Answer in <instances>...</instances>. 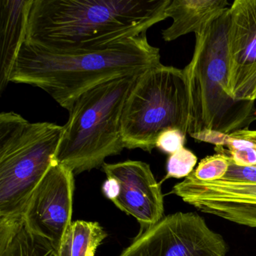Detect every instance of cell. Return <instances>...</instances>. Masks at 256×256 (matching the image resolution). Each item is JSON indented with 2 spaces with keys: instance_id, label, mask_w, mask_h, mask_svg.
Masks as SVG:
<instances>
[{
  "instance_id": "obj_1",
  "label": "cell",
  "mask_w": 256,
  "mask_h": 256,
  "mask_svg": "<svg viewBox=\"0 0 256 256\" xmlns=\"http://www.w3.org/2000/svg\"><path fill=\"white\" fill-rule=\"evenodd\" d=\"M172 0H34L25 41L59 52L96 50L145 35Z\"/></svg>"
},
{
  "instance_id": "obj_2",
  "label": "cell",
  "mask_w": 256,
  "mask_h": 256,
  "mask_svg": "<svg viewBox=\"0 0 256 256\" xmlns=\"http://www.w3.org/2000/svg\"><path fill=\"white\" fill-rule=\"evenodd\" d=\"M161 64L160 49L148 42L146 34L104 48L72 52L49 50L25 41L10 82L40 88L68 110L88 90Z\"/></svg>"
},
{
  "instance_id": "obj_3",
  "label": "cell",
  "mask_w": 256,
  "mask_h": 256,
  "mask_svg": "<svg viewBox=\"0 0 256 256\" xmlns=\"http://www.w3.org/2000/svg\"><path fill=\"white\" fill-rule=\"evenodd\" d=\"M64 126L0 114V250L23 226L26 204L52 164Z\"/></svg>"
},
{
  "instance_id": "obj_4",
  "label": "cell",
  "mask_w": 256,
  "mask_h": 256,
  "mask_svg": "<svg viewBox=\"0 0 256 256\" xmlns=\"http://www.w3.org/2000/svg\"><path fill=\"white\" fill-rule=\"evenodd\" d=\"M228 22V8L203 32L196 34L192 58L184 70L190 104V136L204 130L230 136L248 128L256 120L254 102L234 100L229 94Z\"/></svg>"
},
{
  "instance_id": "obj_5",
  "label": "cell",
  "mask_w": 256,
  "mask_h": 256,
  "mask_svg": "<svg viewBox=\"0 0 256 256\" xmlns=\"http://www.w3.org/2000/svg\"><path fill=\"white\" fill-rule=\"evenodd\" d=\"M140 74L104 82L79 96L56 152V162L74 174L102 166L106 158L125 148L121 118L127 97Z\"/></svg>"
},
{
  "instance_id": "obj_6",
  "label": "cell",
  "mask_w": 256,
  "mask_h": 256,
  "mask_svg": "<svg viewBox=\"0 0 256 256\" xmlns=\"http://www.w3.org/2000/svg\"><path fill=\"white\" fill-rule=\"evenodd\" d=\"M190 104L184 70L161 65L139 76L121 118L126 149L151 152L162 132L176 128L187 134Z\"/></svg>"
},
{
  "instance_id": "obj_7",
  "label": "cell",
  "mask_w": 256,
  "mask_h": 256,
  "mask_svg": "<svg viewBox=\"0 0 256 256\" xmlns=\"http://www.w3.org/2000/svg\"><path fill=\"white\" fill-rule=\"evenodd\" d=\"M227 244L203 217L178 212L139 234L119 256H226Z\"/></svg>"
},
{
  "instance_id": "obj_8",
  "label": "cell",
  "mask_w": 256,
  "mask_h": 256,
  "mask_svg": "<svg viewBox=\"0 0 256 256\" xmlns=\"http://www.w3.org/2000/svg\"><path fill=\"white\" fill-rule=\"evenodd\" d=\"M74 174L55 162L34 190L24 212L26 228L58 250L72 222Z\"/></svg>"
},
{
  "instance_id": "obj_9",
  "label": "cell",
  "mask_w": 256,
  "mask_h": 256,
  "mask_svg": "<svg viewBox=\"0 0 256 256\" xmlns=\"http://www.w3.org/2000/svg\"><path fill=\"white\" fill-rule=\"evenodd\" d=\"M172 193L200 212L256 228V182L224 178L206 182L190 174Z\"/></svg>"
},
{
  "instance_id": "obj_10",
  "label": "cell",
  "mask_w": 256,
  "mask_h": 256,
  "mask_svg": "<svg viewBox=\"0 0 256 256\" xmlns=\"http://www.w3.org/2000/svg\"><path fill=\"white\" fill-rule=\"evenodd\" d=\"M228 92L240 101H256V0H235L227 31Z\"/></svg>"
},
{
  "instance_id": "obj_11",
  "label": "cell",
  "mask_w": 256,
  "mask_h": 256,
  "mask_svg": "<svg viewBox=\"0 0 256 256\" xmlns=\"http://www.w3.org/2000/svg\"><path fill=\"white\" fill-rule=\"evenodd\" d=\"M107 178L116 179L120 192L113 203L122 212L134 217L140 232L155 226L164 217V196L148 163L127 160L102 166Z\"/></svg>"
},
{
  "instance_id": "obj_12",
  "label": "cell",
  "mask_w": 256,
  "mask_h": 256,
  "mask_svg": "<svg viewBox=\"0 0 256 256\" xmlns=\"http://www.w3.org/2000/svg\"><path fill=\"white\" fill-rule=\"evenodd\" d=\"M34 0L0 2V92L10 82L12 71L28 34Z\"/></svg>"
},
{
  "instance_id": "obj_13",
  "label": "cell",
  "mask_w": 256,
  "mask_h": 256,
  "mask_svg": "<svg viewBox=\"0 0 256 256\" xmlns=\"http://www.w3.org/2000/svg\"><path fill=\"white\" fill-rule=\"evenodd\" d=\"M228 6L227 0H172L166 12L173 22L162 32L163 40L169 42L188 34L203 32Z\"/></svg>"
},
{
  "instance_id": "obj_14",
  "label": "cell",
  "mask_w": 256,
  "mask_h": 256,
  "mask_svg": "<svg viewBox=\"0 0 256 256\" xmlns=\"http://www.w3.org/2000/svg\"><path fill=\"white\" fill-rule=\"evenodd\" d=\"M100 223L77 220L67 229L60 247L59 256H95L98 247L107 238Z\"/></svg>"
},
{
  "instance_id": "obj_15",
  "label": "cell",
  "mask_w": 256,
  "mask_h": 256,
  "mask_svg": "<svg viewBox=\"0 0 256 256\" xmlns=\"http://www.w3.org/2000/svg\"><path fill=\"white\" fill-rule=\"evenodd\" d=\"M0 256H59L52 242L30 232L24 224L18 230Z\"/></svg>"
},
{
  "instance_id": "obj_16",
  "label": "cell",
  "mask_w": 256,
  "mask_h": 256,
  "mask_svg": "<svg viewBox=\"0 0 256 256\" xmlns=\"http://www.w3.org/2000/svg\"><path fill=\"white\" fill-rule=\"evenodd\" d=\"M230 164L228 156L222 152L205 157L191 174L196 179L202 181H215L226 176Z\"/></svg>"
},
{
  "instance_id": "obj_17",
  "label": "cell",
  "mask_w": 256,
  "mask_h": 256,
  "mask_svg": "<svg viewBox=\"0 0 256 256\" xmlns=\"http://www.w3.org/2000/svg\"><path fill=\"white\" fill-rule=\"evenodd\" d=\"M198 158L191 150L184 148H181L174 154L170 155L168 158L167 174L164 180L169 178L180 179L188 176L192 173L197 164Z\"/></svg>"
},
{
  "instance_id": "obj_18",
  "label": "cell",
  "mask_w": 256,
  "mask_h": 256,
  "mask_svg": "<svg viewBox=\"0 0 256 256\" xmlns=\"http://www.w3.org/2000/svg\"><path fill=\"white\" fill-rule=\"evenodd\" d=\"M186 134L176 128L162 132L156 142V148L166 154L172 155L184 148Z\"/></svg>"
},
{
  "instance_id": "obj_19",
  "label": "cell",
  "mask_w": 256,
  "mask_h": 256,
  "mask_svg": "<svg viewBox=\"0 0 256 256\" xmlns=\"http://www.w3.org/2000/svg\"><path fill=\"white\" fill-rule=\"evenodd\" d=\"M223 178L232 180L256 182V166H238L230 161L228 170Z\"/></svg>"
},
{
  "instance_id": "obj_20",
  "label": "cell",
  "mask_w": 256,
  "mask_h": 256,
  "mask_svg": "<svg viewBox=\"0 0 256 256\" xmlns=\"http://www.w3.org/2000/svg\"><path fill=\"white\" fill-rule=\"evenodd\" d=\"M191 137L196 140L212 144H215L216 146H227L230 139V136L228 134H222L218 132L211 131V130H204L198 134H193Z\"/></svg>"
},
{
  "instance_id": "obj_21",
  "label": "cell",
  "mask_w": 256,
  "mask_h": 256,
  "mask_svg": "<svg viewBox=\"0 0 256 256\" xmlns=\"http://www.w3.org/2000/svg\"><path fill=\"white\" fill-rule=\"evenodd\" d=\"M102 192L104 196L113 202L118 198L120 192L119 182L114 178H108L103 184Z\"/></svg>"
}]
</instances>
